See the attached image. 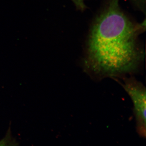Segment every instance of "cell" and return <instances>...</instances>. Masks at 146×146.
Instances as JSON below:
<instances>
[{
	"label": "cell",
	"instance_id": "obj_1",
	"mask_svg": "<svg viewBox=\"0 0 146 146\" xmlns=\"http://www.w3.org/2000/svg\"><path fill=\"white\" fill-rule=\"evenodd\" d=\"M120 1L105 0L89 31L82 68L95 81L132 75L143 65L145 52L139 36L145 31V20H132Z\"/></svg>",
	"mask_w": 146,
	"mask_h": 146
},
{
	"label": "cell",
	"instance_id": "obj_2",
	"mask_svg": "<svg viewBox=\"0 0 146 146\" xmlns=\"http://www.w3.org/2000/svg\"><path fill=\"white\" fill-rule=\"evenodd\" d=\"M121 81L114 79L123 87L130 97L133 105L136 131L139 136L146 137V88L134 77H123Z\"/></svg>",
	"mask_w": 146,
	"mask_h": 146
},
{
	"label": "cell",
	"instance_id": "obj_3",
	"mask_svg": "<svg viewBox=\"0 0 146 146\" xmlns=\"http://www.w3.org/2000/svg\"><path fill=\"white\" fill-rule=\"evenodd\" d=\"M17 143L12 140L11 131L9 129L5 137L0 141V146L16 145Z\"/></svg>",
	"mask_w": 146,
	"mask_h": 146
},
{
	"label": "cell",
	"instance_id": "obj_4",
	"mask_svg": "<svg viewBox=\"0 0 146 146\" xmlns=\"http://www.w3.org/2000/svg\"><path fill=\"white\" fill-rule=\"evenodd\" d=\"M74 4L77 9L83 11L86 9V7L84 3V0H71Z\"/></svg>",
	"mask_w": 146,
	"mask_h": 146
}]
</instances>
